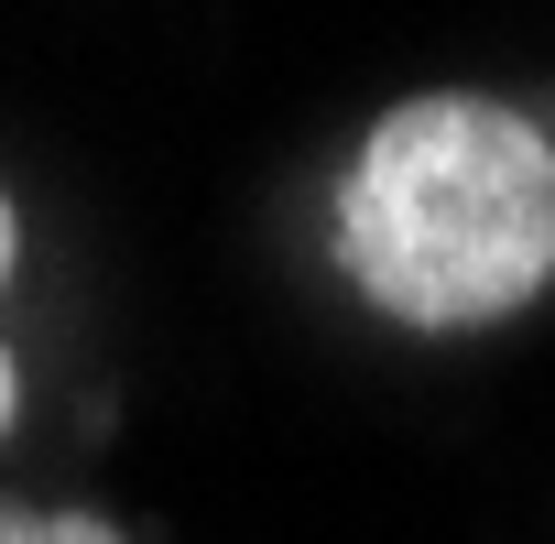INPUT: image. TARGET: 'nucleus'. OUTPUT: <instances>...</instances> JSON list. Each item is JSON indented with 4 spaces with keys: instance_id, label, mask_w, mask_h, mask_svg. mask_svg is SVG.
I'll use <instances>...</instances> for the list:
<instances>
[{
    "instance_id": "f257e3e1",
    "label": "nucleus",
    "mask_w": 555,
    "mask_h": 544,
    "mask_svg": "<svg viewBox=\"0 0 555 544\" xmlns=\"http://www.w3.org/2000/svg\"><path fill=\"white\" fill-rule=\"evenodd\" d=\"M349 284L425 338L501 327L555 272V142L501 99H403L360 131L338 185Z\"/></svg>"
},
{
    "instance_id": "f03ea898",
    "label": "nucleus",
    "mask_w": 555,
    "mask_h": 544,
    "mask_svg": "<svg viewBox=\"0 0 555 544\" xmlns=\"http://www.w3.org/2000/svg\"><path fill=\"white\" fill-rule=\"evenodd\" d=\"M0 544H131L99 511H44V501H0Z\"/></svg>"
},
{
    "instance_id": "7ed1b4c3",
    "label": "nucleus",
    "mask_w": 555,
    "mask_h": 544,
    "mask_svg": "<svg viewBox=\"0 0 555 544\" xmlns=\"http://www.w3.org/2000/svg\"><path fill=\"white\" fill-rule=\"evenodd\" d=\"M12 261H23V218H12V185H0V284H12Z\"/></svg>"
},
{
    "instance_id": "20e7f679",
    "label": "nucleus",
    "mask_w": 555,
    "mask_h": 544,
    "mask_svg": "<svg viewBox=\"0 0 555 544\" xmlns=\"http://www.w3.org/2000/svg\"><path fill=\"white\" fill-rule=\"evenodd\" d=\"M12 414H23V381H12V349H0V436H12Z\"/></svg>"
}]
</instances>
